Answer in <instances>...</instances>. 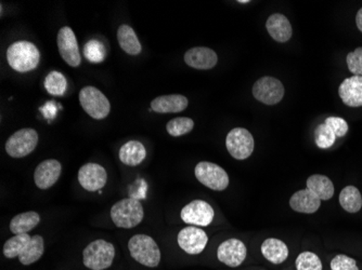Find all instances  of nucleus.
<instances>
[{
    "instance_id": "obj_23",
    "label": "nucleus",
    "mask_w": 362,
    "mask_h": 270,
    "mask_svg": "<svg viewBox=\"0 0 362 270\" xmlns=\"http://www.w3.org/2000/svg\"><path fill=\"white\" fill-rule=\"evenodd\" d=\"M119 160L126 166H137L146 159V150L144 144L138 141H129L119 149Z\"/></svg>"
},
{
    "instance_id": "obj_30",
    "label": "nucleus",
    "mask_w": 362,
    "mask_h": 270,
    "mask_svg": "<svg viewBox=\"0 0 362 270\" xmlns=\"http://www.w3.org/2000/svg\"><path fill=\"white\" fill-rule=\"evenodd\" d=\"M295 267L298 270H322L323 265L320 257L314 252H302L295 261Z\"/></svg>"
},
{
    "instance_id": "obj_13",
    "label": "nucleus",
    "mask_w": 362,
    "mask_h": 270,
    "mask_svg": "<svg viewBox=\"0 0 362 270\" xmlns=\"http://www.w3.org/2000/svg\"><path fill=\"white\" fill-rule=\"evenodd\" d=\"M178 245L184 250L187 254H201L206 247L209 237L202 228L195 226H188L181 229L177 237Z\"/></svg>"
},
{
    "instance_id": "obj_33",
    "label": "nucleus",
    "mask_w": 362,
    "mask_h": 270,
    "mask_svg": "<svg viewBox=\"0 0 362 270\" xmlns=\"http://www.w3.org/2000/svg\"><path fill=\"white\" fill-rule=\"evenodd\" d=\"M349 72L354 76H362V47L356 49L355 51L349 52L346 58Z\"/></svg>"
},
{
    "instance_id": "obj_17",
    "label": "nucleus",
    "mask_w": 362,
    "mask_h": 270,
    "mask_svg": "<svg viewBox=\"0 0 362 270\" xmlns=\"http://www.w3.org/2000/svg\"><path fill=\"white\" fill-rule=\"evenodd\" d=\"M185 62L195 70H207L216 66L218 56L216 52L206 47H195L186 52Z\"/></svg>"
},
{
    "instance_id": "obj_26",
    "label": "nucleus",
    "mask_w": 362,
    "mask_h": 270,
    "mask_svg": "<svg viewBox=\"0 0 362 270\" xmlns=\"http://www.w3.org/2000/svg\"><path fill=\"white\" fill-rule=\"evenodd\" d=\"M40 222V216L37 212L30 211V212L21 213L16 215L10 222V231L16 235H23L28 231L35 228Z\"/></svg>"
},
{
    "instance_id": "obj_4",
    "label": "nucleus",
    "mask_w": 362,
    "mask_h": 270,
    "mask_svg": "<svg viewBox=\"0 0 362 270\" xmlns=\"http://www.w3.org/2000/svg\"><path fill=\"white\" fill-rule=\"evenodd\" d=\"M144 216V207L135 198L117 201L111 209V219L119 228H134L142 222Z\"/></svg>"
},
{
    "instance_id": "obj_20",
    "label": "nucleus",
    "mask_w": 362,
    "mask_h": 270,
    "mask_svg": "<svg viewBox=\"0 0 362 270\" xmlns=\"http://www.w3.org/2000/svg\"><path fill=\"white\" fill-rule=\"evenodd\" d=\"M189 101L185 95L170 94L156 97L151 102L152 111L158 113H180L188 107Z\"/></svg>"
},
{
    "instance_id": "obj_27",
    "label": "nucleus",
    "mask_w": 362,
    "mask_h": 270,
    "mask_svg": "<svg viewBox=\"0 0 362 270\" xmlns=\"http://www.w3.org/2000/svg\"><path fill=\"white\" fill-rule=\"evenodd\" d=\"M339 204L346 212L355 214L362 208V197L359 190L353 185H349L339 194Z\"/></svg>"
},
{
    "instance_id": "obj_37",
    "label": "nucleus",
    "mask_w": 362,
    "mask_h": 270,
    "mask_svg": "<svg viewBox=\"0 0 362 270\" xmlns=\"http://www.w3.org/2000/svg\"><path fill=\"white\" fill-rule=\"evenodd\" d=\"M239 3L240 4H247V3H250V0H244V1H241V0H240Z\"/></svg>"
},
{
    "instance_id": "obj_22",
    "label": "nucleus",
    "mask_w": 362,
    "mask_h": 270,
    "mask_svg": "<svg viewBox=\"0 0 362 270\" xmlns=\"http://www.w3.org/2000/svg\"><path fill=\"white\" fill-rule=\"evenodd\" d=\"M262 257L274 265H280L288 259L290 255L288 245L278 238H268L260 247Z\"/></svg>"
},
{
    "instance_id": "obj_18",
    "label": "nucleus",
    "mask_w": 362,
    "mask_h": 270,
    "mask_svg": "<svg viewBox=\"0 0 362 270\" xmlns=\"http://www.w3.org/2000/svg\"><path fill=\"white\" fill-rule=\"evenodd\" d=\"M339 94L344 104L349 107L362 106V76H351L339 85Z\"/></svg>"
},
{
    "instance_id": "obj_25",
    "label": "nucleus",
    "mask_w": 362,
    "mask_h": 270,
    "mask_svg": "<svg viewBox=\"0 0 362 270\" xmlns=\"http://www.w3.org/2000/svg\"><path fill=\"white\" fill-rule=\"evenodd\" d=\"M117 40H119V47L129 56H138L141 52V44L136 35L135 30L129 25L123 24L119 26L117 30Z\"/></svg>"
},
{
    "instance_id": "obj_34",
    "label": "nucleus",
    "mask_w": 362,
    "mask_h": 270,
    "mask_svg": "<svg viewBox=\"0 0 362 270\" xmlns=\"http://www.w3.org/2000/svg\"><path fill=\"white\" fill-rule=\"evenodd\" d=\"M330 267L331 270H359L356 259L345 254H339L333 257Z\"/></svg>"
},
{
    "instance_id": "obj_28",
    "label": "nucleus",
    "mask_w": 362,
    "mask_h": 270,
    "mask_svg": "<svg viewBox=\"0 0 362 270\" xmlns=\"http://www.w3.org/2000/svg\"><path fill=\"white\" fill-rule=\"evenodd\" d=\"M68 87V81L64 75L59 72H52L47 75L45 79V88L52 95L61 97L64 94Z\"/></svg>"
},
{
    "instance_id": "obj_24",
    "label": "nucleus",
    "mask_w": 362,
    "mask_h": 270,
    "mask_svg": "<svg viewBox=\"0 0 362 270\" xmlns=\"http://www.w3.org/2000/svg\"><path fill=\"white\" fill-rule=\"evenodd\" d=\"M307 188L319 197L321 201L330 200L334 196V185L332 180L322 174H314L307 178Z\"/></svg>"
},
{
    "instance_id": "obj_32",
    "label": "nucleus",
    "mask_w": 362,
    "mask_h": 270,
    "mask_svg": "<svg viewBox=\"0 0 362 270\" xmlns=\"http://www.w3.org/2000/svg\"><path fill=\"white\" fill-rule=\"evenodd\" d=\"M84 54L87 60L93 63H100L105 60V49L99 40H89L84 47Z\"/></svg>"
},
{
    "instance_id": "obj_5",
    "label": "nucleus",
    "mask_w": 362,
    "mask_h": 270,
    "mask_svg": "<svg viewBox=\"0 0 362 270\" xmlns=\"http://www.w3.org/2000/svg\"><path fill=\"white\" fill-rule=\"evenodd\" d=\"M115 257V247L112 243L98 239L89 243L83 252L84 265L91 270H105L111 267Z\"/></svg>"
},
{
    "instance_id": "obj_36",
    "label": "nucleus",
    "mask_w": 362,
    "mask_h": 270,
    "mask_svg": "<svg viewBox=\"0 0 362 270\" xmlns=\"http://www.w3.org/2000/svg\"><path fill=\"white\" fill-rule=\"evenodd\" d=\"M356 25H357L358 30L362 32V8L356 16Z\"/></svg>"
},
{
    "instance_id": "obj_10",
    "label": "nucleus",
    "mask_w": 362,
    "mask_h": 270,
    "mask_svg": "<svg viewBox=\"0 0 362 270\" xmlns=\"http://www.w3.org/2000/svg\"><path fill=\"white\" fill-rule=\"evenodd\" d=\"M254 97L266 105H276L281 102L284 97V87L281 81L274 77L265 76L254 83Z\"/></svg>"
},
{
    "instance_id": "obj_8",
    "label": "nucleus",
    "mask_w": 362,
    "mask_h": 270,
    "mask_svg": "<svg viewBox=\"0 0 362 270\" xmlns=\"http://www.w3.org/2000/svg\"><path fill=\"white\" fill-rule=\"evenodd\" d=\"M38 144V133L34 129L19 130L6 142V152L10 157L20 159L35 150Z\"/></svg>"
},
{
    "instance_id": "obj_6",
    "label": "nucleus",
    "mask_w": 362,
    "mask_h": 270,
    "mask_svg": "<svg viewBox=\"0 0 362 270\" xmlns=\"http://www.w3.org/2000/svg\"><path fill=\"white\" fill-rule=\"evenodd\" d=\"M79 103L81 107L93 119L101 121L109 116L111 111L107 97L95 87H85L79 92Z\"/></svg>"
},
{
    "instance_id": "obj_7",
    "label": "nucleus",
    "mask_w": 362,
    "mask_h": 270,
    "mask_svg": "<svg viewBox=\"0 0 362 270\" xmlns=\"http://www.w3.org/2000/svg\"><path fill=\"white\" fill-rule=\"evenodd\" d=\"M195 178L215 192H223L229 186V176L223 168L213 162L202 161L194 168Z\"/></svg>"
},
{
    "instance_id": "obj_1",
    "label": "nucleus",
    "mask_w": 362,
    "mask_h": 270,
    "mask_svg": "<svg viewBox=\"0 0 362 270\" xmlns=\"http://www.w3.org/2000/svg\"><path fill=\"white\" fill-rule=\"evenodd\" d=\"M45 252L44 238L42 235H30L28 233L16 235L4 245V255L7 259L18 257L24 266L36 263Z\"/></svg>"
},
{
    "instance_id": "obj_16",
    "label": "nucleus",
    "mask_w": 362,
    "mask_h": 270,
    "mask_svg": "<svg viewBox=\"0 0 362 270\" xmlns=\"http://www.w3.org/2000/svg\"><path fill=\"white\" fill-rule=\"evenodd\" d=\"M62 166L56 159H48L40 162L34 172V182L40 190L52 188L60 178Z\"/></svg>"
},
{
    "instance_id": "obj_3",
    "label": "nucleus",
    "mask_w": 362,
    "mask_h": 270,
    "mask_svg": "<svg viewBox=\"0 0 362 270\" xmlns=\"http://www.w3.org/2000/svg\"><path fill=\"white\" fill-rule=\"evenodd\" d=\"M130 255L137 263L146 267L156 268L160 263V251L158 243L150 235H136L128 243Z\"/></svg>"
},
{
    "instance_id": "obj_9",
    "label": "nucleus",
    "mask_w": 362,
    "mask_h": 270,
    "mask_svg": "<svg viewBox=\"0 0 362 270\" xmlns=\"http://www.w3.org/2000/svg\"><path fill=\"white\" fill-rule=\"evenodd\" d=\"M254 137L249 130L235 128L226 137V147L231 157L237 160H245L251 157L254 152Z\"/></svg>"
},
{
    "instance_id": "obj_11",
    "label": "nucleus",
    "mask_w": 362,
    "mask_h": 270,
    "mask_svg": "<svg viewBox=\"0 0 362 270\" xmlns=\"http://www.w3.org/2000/svg\"><path fill=\"white\" fill-rule=\"evenodd\" d=\"M215 212L213 207L204 200H193L181 210L180 217L186 224L195 227H206L213 222Z\"/></svg>"
},
{
    "instance_id": "obj_29",
    "label": "nucleus",
    "mask_w": 362,
    "mask_h": 270,
    "mask_svg": "<svg viewBox=\"0 0 362 270\" xmlns=\"http://www.w3.org/2000/svg\"><path fill=\"white\" fill-rule=\"evenodd\" d=\"M193 128H194V121L188 117L174 118L172 121H168V125H166L168 134L175 137L190 133Z\"/></svg>"
},
{
    "instance_id": "obj_14",
    "label": "nucleus",
    "mask_w": 362,
    "mask_h": 270,
    "mask_svg": "<svg viewBox=\"0 0 362 270\" xmlns=\"http://www.w3.org/2000/svg\"><path fill=\"white\" fill-rule=\"evenodd\" d=\"M246 257H247L246 245L237 238L223 241L217 250V259L228 267H239L244 263Z\"/></svg>"
},
{
    "instance_id": "obj_31",
    "label": "nucleus",
    "mask_w": 362,
    "mask_h": 270,
    "mask_svg": "<svg viewBox=\"0 0 362 270\" xmlns=\"http://www.w3.org/2000/svg\"><path fill=\"white\" fill-rule=\"evenodd\" d=\"M315 141L319 148L327 149L334 145L337 135L327 123H321L315 130Z\"/></svg>"
},
{
    "instance_id": "obj_21",
    "label": "nucleus",
    "mask_w": 362,
    "mask_h": 270,
    "mask_svg": "<svg viewBox=\"0 0 362 270\" xmlns=\"http://www.w3.org/2000/svg\"><path fill=\"white\" fill-rule=\"evenodd\" d=\"M269 35L276 42H288L292 37L293 30L288 18L281 13H274L268 18L266 23Z\"/></svg>"
},
{
    "instance_id": "obj_2",
    "label": "nucleus",
    "mask_w": 362,
    "mask_h": 270,
    "mask_svg": "<svg viewBox=\"0 0 362 270\" xmlns=\"http://www.w3.org/2000/svg\"><path fill=\"white\" fill-rule=\"evenodd\" d=\"M7 61L16 72H30L40 64V50L32 42L20 40L8 48Z\"/></svg>"
},
{
    "instance_id": "obj_12",
    "label": "nucleus",
    "mask_w": 362,
    "mask_h": 270,
    "mask_svg": "<svg viewBox=\"0 0 362 270\" xmlns=\"http://www.w3.org/2000/svg\"><path fill=\"white\" fill-rule=\"evenodd\" d=\"M59 52L63 60L71 67H78L81 63V56L79 54L78 44L76 36L72 28L64 26L58 32L57 38Z\"/></svg>"
},
{
    "instance_id": "obj_19",
    "label": "nucleus",
    "mask_w": 362,
    "mask_h": 270,
    "mask_svg": "<svg viewBox=\"0 0 362 270\" xmlns=\"http://www.w3.org/2000/svg\"><path fill=\"white\" fill-rule=\"evenodd\" d=\"M290 207L295 212L314 214L320 209L321 200L317 195L306 188L292 195Z\"/></svg>"
},
{
    "instance_id": "obj_15",
    "label": "nucleus",
    "mask_w": 362,
    "mask_h": 270,
    "mask_svg": "<svg viewBox=\"0 0 362 270\" xmlns=\"http://www.w3.org/2000/svg\"><path fill=\"white\" fill-rule=\"evenodd\" d=\"M107 173L103 166L98 164H86L79 168L78 182L81 188L88 192H98L107 184Z\"/></svg>"
},
{
    "instance_id": "obj_35",
    "label": "nucleus",
    "mask_w": 362,
    "mask_h": 270,
    "mask_svg": "<svg viewBox=\"0 0 362 270\" xmlns=\"http://www.w3.org/2000/svg\"><path fill=\"white\" fill-rule=\"evenodd\" d=\"M327 123L334 132L337 137H343L349 132V123L341 117H329L325 119Z\"/></svg>"
}]
</instances>
